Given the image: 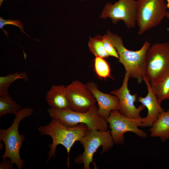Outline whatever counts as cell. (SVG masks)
Listing matches in <instances>:
<instances>
[{"label": "cell", "instance_id": "obj_25", "mask_svg": "<svg viewBox=\"0 0 169 169\" xmlns=\"http://www.w3.org/2000/svg\"><path fill=\"white\" fill-rule=\"evenodd\" d=\"M4 0H0V6H1V5L2 3L4 1Z\"/></svg>", "mask_w": 169, "mask_h": 169}, {"label": "cell", "instance_id": "obj_4", "mask_svg": "<svg viewBox=\"0 0 169 169\" xmlns=\"http://www.w3.org/2000/svg\"><path fill=\"white\" fill-rule=\"evenodd\" d=\"M51 118L58 120L68 127H73L81 123L85 124L88 129L100 131L108 130L106 119L98 114V107L95 105L85 112H76L70 109L60 110L50 107L47 110Z\"/></svg>", "mask_w": 169, "mask_h": 169}, {"label": "cell", "instance_id": "obj_6", "mask_svg": "<svg viewBox=\"0 0 169 169\" xmlns=\"http://www.w3.org/2000/svg\"><path fill=\"white\" fill-rule=\"evenodd\" d=\"M167 8L165 0H137L138 33L141 35L159 25L166 16Z\"/></svg>", "mask_w": 169, "mask_h": 169}, {"label": "cell", "instance_id": "obj_1", "mask_svg": "<svg viewBox=\"0 0 169 169\" xmlns=\"http://www.w3.org/2000/svg\"><path fill=\"white\" fill-rule=\"evenodd\" d=\"M88 129L86 125L84 123L73 127H68L58 120L53 118L48 125L38 127V131L41 135L49 136L52 139V144L49 145L50 150L47 162L52 157H55L56 147L60 144L66 148L68 153L67 165L69 168V155L71 148L75 142L80 141Z\"/></svg>", "mask_w": 169, "mask_h": 169}, {"label": "cell", "instance_id": "obj_2", "mask_svg": "<svg viewBox=\"0 0 169 169\" xmlns=\"http://www.w3.org/2000/svg\"><path fill=\"white\" fill-rule=\"evenodd\" d=\"M106 34L115 48L119 55V62L123 65L125 72L130 78L135 79L138 83H141L145 76L146 57L150 43L145 41L140 49L132 51L125 47L120 37L110 31Z\"/></svg>", "mask_w": 169, "mask_h": 169}, {"label": "cell", "instance_id": "obj_23", "mask_svg": "<svg viewBox=\"0 0 169 169\" xmlns=\"http://www.w3.org/2000/svg\"><path fill=\"white\" fill-rule=\"evenodd\" d=\"M6 159L3 161V162L0 163V169H12L13 164L10 160V161H6Z\"/></svg>", "mask_w": 169, "mask_h": 169}, {"label": "cell", "instance_id": "obj_3", "mask_svg": "<svg viewBox=\"0 0 169 169\" xmlns=\"http://www.w3.org/2000/svg\"><path fill=\"white\" fill-rule=\"evenodd\" d=\"M33 114V110L29 108H21L15 114V117L12 125L6 129H0V140L5 146L4 153L1 156L3 161L9 159L11 163L17 166L18 169H22L24 166V161L20 156V150L25 138L23 134L18 132L19 125L24 118Z\"/></svg>", "mask_w": 169, "mask_h": 169}, {"label": "cell", "instance_id": "obj_5", "mask_svg": "<svg viewBox=\"0 0 169 169\" xmlns=\"http://www.w3.org/2000/svg\"><path fill=\"white\" fill-rule=\"evenodd\" d=\"M80 142L83 146L84 151L76 157L75 162L76 164H83L84 169H90L91 163L93 164L95 169H97L93 161L94 154L101 146V154L109 151L115 143L110 131L89 129Z\"/></svg>", "mask_w": 169, "mask_h": 169}, {"label": "cell", "instance_id": "obj_7", "mask_svg": "<svg viewBox=\"0 0 169 169\" xmlns=\"http://www.w3.org/2000/svg\"><path fill=\"white\" fill-rule=\"evenodd\" d=\"M169 72V42L156 43L147 51L145 76L151 83Z\"/></svg>", "mask_w": 169, "mask_h": 169}, {"label": "cell", "instance_id": "obj_21", "mask_svg": "<svg viewBox=\"0 0 169 169\" xmlns=\"http://www.w3.org/2000/svg\"><path fill=\"white\" fill-rule=\"evenodd\" d=\"M102 42L104 49L109 56L118 59L119 56L118 53L107 34H105L104 36H102Z\"/></svg>", "mask_w": 169, "mask_h": 169}, {"label": "cell", "instance_id": "obj_18", "mask_svg": "<svg viewBox=\"0 0 169 169\" xmlns=\"http://www.w3.org/2000/svg\"><path fill=\"white\" fill-rule=\"evenodd\" d=\"M21 79L27 81V74L25 72H16L6 76H0V95H8V89L10 85L16 80Z\"/></svg>", "mask_w": 169, "mask_h": 169}, {"label": "cell", "instance_id": "obj_17", "mask_svg": "<svg viewBox=\"0 0 169 169\" xmlns=\"http://www.w3.org/2000/svg\"><path fill=\"white\" fill-rule=\"evenodd\" d=\"M22 108L9 95H0V117L8 114H15Z\"/></svg>", "mask_w": 169, "mask_h": 169}, {"label": "cell", "instance_id": "obj_11", "mask_svg": "<svg viewBox=\"0 0 169 169\" xmlns=\"http://www.w3.org/2000/svg\"><path fill=\"white\" fill-rule=\"evenodd\" d=\"M130 76L125 72L121 86L119 89L110 92L111 94L115 95L119 102V112L127 117L134 118H141L140 113L145 107L142 104L137 108L135 105L137 100V94H131L128 89V83Z\"/></svg>", "mask_w": 169, "mask_h": 169}, {"label": "cell", "instance_id": "obj_15", "mask_svg": "<svg viewBox=\"0 0 169 169\" xmlns=\"http://www.w3.org/2000/svg\"><path fill=\"white\" fill-rule=\"evenodd\" d=\"M151 127L150 136L159 137L162 141L169 139V109L162 112Z\"/></svg>", "mask_w": 169, "mask_h": 169}, {"label": "cell", "instance_id": "obj_24", "mask_svg": "<svg viewBox=\"0 0 169 169\" xmlns=\"http://www.w3.org/2000/svg\"><path fill=\"white\" fill-rule=\"evenodd\" d=\"M167 2V3L166 4L167 8L169 9V0H166ZM166 17L169 19V11L167 12Z\"/></svg>", "mask_w": 169, "mask_h": 169}, {"label": "cell", "instance_id": "obj_22", "mask_svg": "<svg viewBox=\"0 0 169 169\" xmlns=\"http://www.w3.org/2000/svg\"><path fill=\"white\" fill-rule=\"evenodd\" d=\"M7 25H13L18 27L21 31L29 36L24 31L23 25L22 23L18 20H5L0 17V28L3 29V27Z\"/></svg>", "mask_w": 169, "mask_h": 169}, {"label": "cell", "instance_id": "obj_19", "mask_svg": "<svg viewBox=\"0 0 169 169\" xmlns=\"http://www.w3.org/2000/svg\"><path fill=\"white\" fill-rule=\"evenodd\" d=\"M88 45L90 51L95 57L105 58L110 56L104 49L101 35H98L94 38L90 37Z\"/></svg>", "mask_w": 169, "mask_h": 169}, {"label": "cell", "instance_id": "obj_13", "mask_svg": "<svg viewBox=\"0 0 169 169\" xmlns=\"http://www.w3.org/2000/svg\"><path fill=\"white\" fill-rule=\"evenodd\" d=\"M86 84L97 103L98 114L100 117L106 119L112 111L119 110V102L116 96L101 91L93 82H89Z\"/></svg>", "mask_w": 169, "mask_h": 169}, {"label": "cell", "instance_id": "obj_16", "mask_svg": "<svg viewBox=\"0 0 169 169\" xmlns=\"http://www.w3.org/2000/svg\"><path fill=\"white\" fill-rule=\"evenodd\" d=\"M151 83L153 91L161 102L164 100H169V72Z\"/></svg>", "mask_w": 169, "mask_h": 169}, {"label": "cell", "instance_id": "obj_12", "mask_svg": "<svg viewBox=\"0 0 169 169\" xmlns=\"http://www.w3.org/2000/svg\"><path fill=\"white\" fill-rule=\"evenodd\" d=\"M143 81L148 90L147 95L144 97H139L137 100L147 109L146 116L142 118V127H151L160 115L164 111L161 107V102L158 99L151 87L150 82L145 76Z\"/></svg>", "mask_w": 169, "mask_h": 169}, {"label": "cell", "instance_id": "obj_9", "mask_svg": "<svg viewBox=\"0 0 169 169\" xmlns=\"http://www.w3.org/2000/svg\"><path fill=\"white\" fill-rule=\"evenodd\" d=\"M136 1L119 0L114 4L106 3L100 17L109 18L115 24L122 20L127 28H132L136 24Z\"/></svg>", "mask_w": 169, "mask_h": 169}, {"label": "cell", "instance_id": "obj_14", "mask_svg": "<svg viewBox=\"0 0 169 169\" xmlns=\"http://www.w3.org/2000/svg\"><path fill=\"white\" fill-rule=\"evenodd\" d=\"M46 99L50 107L60 110L70 109L66 86L53 85L47 92Z\"/></svg>", "mask_w": 169, "mask_h": 169}, {"label": "cell", "instance_id": "obj_20", "mask_svg": "<svg viewBox=\"0 0 169 169\" xmlns=\"http://www.w3.org/2000/svg\"><path fill=\"white\" fill-rule=\"evenodd\" d=\"M94 67L96 74L100 78H107L110 77V67L104 58L95 57Z\"/></svg>", "mask_w": 169, "mask_h": 169}, {"label": "cell", "instance_id": "obj_26", "mask_svg": "<svg viewBox=\"0 0 169 169\" xmlns=\"http://www.w3.org/2000/svg\"><path fill=\"white\" fill-rule=\"evenodd\" d=\"M81 0V1H83V0Z\"/></svg>", "mask_w": 169, "mask_h": 169}, {"label": "cell", "instance_id": "obj_8", "mask_svg": "<svg viewBox=\"0 0 169 169\" xmlns=\"http://www.w3.org/2000/svg\"><path fill=\"white\" fill-rule=\"evenodd\" d=\"M106 120L109 124L113 141L116 144L124 142V134L127 132H132L141 138L147 136L146 133L139 128L142 127V118L129 117L116 110L112 111Z\"/></svg>", "mask_w": 169, "mask_h": 169}, {"label": "cell", "instance_id": "obj_10", "mask_svg": "<svg viewBox=\"0 0 169 169\" xmlns=\"http://www.w3.org/2000/svg\"><path fill=\"white\" fill-rule=\"evenodd\" d=\"M66 92L71 110L85 112L95 105L96 100L86 84L78 80L73 81L66 86Z\"/></svg>", "mask_w": 169, "mask_h": 169}]
</instances>
